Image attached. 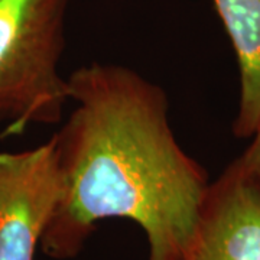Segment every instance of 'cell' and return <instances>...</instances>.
<instances>
[{
    "instance_id": "cell-1",
    "label": "cell",
    "mask_w": 260,
    "mask_h": 260,
    "mask_svg": "<svg viewBox=\"0 0 260 260\" xmlns=\"http://www.w3.org/2000/svg\"><path fill=\"white\" fill-rule=\"evenodd\" d=\"M67 81L75 107L54 135L62 195L39 249L73 259L97 223L126 218L145 233L148 260H181L210 181L178 143L167 93L119 64L83 65Z\"/></svg>"
},
{
    "instance_id": "cell-2",
    "label": "cell",
    "mask_w": 260,
    "mask_h": 260,
    "mask_svg": "<svg viewBox=\"0 0 260 260\" xmlns=\"http://www.w3.org/2000/svg\"><path fill=\"white\" fill-rule=\"evenodd\" d=\"M71 0H0V138L62 120L70 102L59 73Z\"/></svg>"
},
{
    "instance_id": "cell-3",
    "label": "cell",
    "mask_w": 260,
    "mask_h": 260,
    "mask_svg": "<svg viewBox=\"0 0 260 260\" xmlns=\"http://www.w3.org/2000/svg\"><path fill=\"white\" fill-rule=\"evenodd\" d=\"M62 195L55 138L0 152V260H35Z\"/></svg>"
},
{
    "instance_id": "cell-4",
    "label": "cell",
    "mask_w": 260,
    "mask_h": 260,
    "mask_svg": "<svg viewBox=\"0 0 260 260\" xmlns=\"http://www.w3.org/2000/svg\"><path fill=\"white\" fill-rule=\"evenodd\" d=\"M181 260H260V177L239 159L210 182Z\"/></svg>"
},
{
    "instance_id": "cell-5",
    "label": "cell",
    "mask_w": 260,
    "mask_h": 260,
    "mask_svg": "<svg viewBox=\"0 0 260 260\" xmlns=\"http://www.w3.org/2000/svg\"><path fill=\"white\" fill-rule=\"evenodd\" d=\"M232 41L240 75L233 135L250 139L260 126V0H213Z\"/></svg>"
},
{
    "instance_id": "cell-6",
    "label": "cell",
    "mask_w": 260,
    "mask_h": 260,
    "mask_svg": "<svg viewBox=\"0 0 260 260\" xmlns=\"http://www.w3.org/2000/svg\"><path fill=\"white\" fill-rule=\"evenodd\" d=\"M250 139L251 143L249 145V148L246 149L242 153V156H239L237 159L243 167L247 168L253 174L260 177V126Z\"/></svg>"
}]
</instances>
